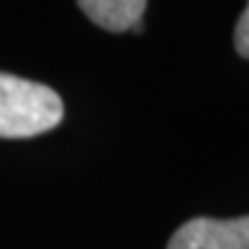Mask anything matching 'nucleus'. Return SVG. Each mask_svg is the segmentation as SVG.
Here are the masks:
<instances>
[{
  "instance_id": "obj_2",
  "label": "nucleus",
  "mask_w": 249,
  "mask_h": 249,
  "mask_svg": "<svg viewBox=\"0 0 249 249\" xmlns=\"http://www.w3.org/2000/svg\"><path fill=\"white\" fill-rule=\"evenodd\" d=\"M166 249H249V217H196L171 235Z\"/></svg>"
},
{
  "instance_id": "obj_4",
  "label": "nucleus",
  "mask_w": 249,
  "mask_h": 249,
  "mask_svg": "<svg viewBox=\"0 0 249 249\" xmlns=\"http://www.w3.org/2000/svg\"><path fill=\"white\" fill-rule=\"evenodd\" d=\"M233 44H235V51L249 60V2L245 7V12L240 14V18H238V23H235Z\"/></svg>"
},
{
  "instance_id": "obj_3",
  "label": "nucleus",
  "mask_w": 249,
  "mask_h": 249,
  "mask_svg": "<svg viewBox=\"0 0 249 249\" xmlns=\"http://www.w3.org/2000/svg\"><path fill=\"white\" fill-rule=\"evenodd\" d=\"M83 14L108 33H141V18L148 0H76Z\"/></svg>"
},
{
  "instance_id": "obj_1",
  "label": "nucleus",
  "mask_w": 249,
  "mask_h": 249,
  "mask_svg": "<svg viewBox=\"0 0 249 249\" xmlns=\"http://www.w3.org/2000/svg\"><path fill=\"white\" fill-rule=\"evenodd\" d=\"M65 107L44 83L0 71V139H28L62 123Z\"/></svg>"
}]
</instances>
